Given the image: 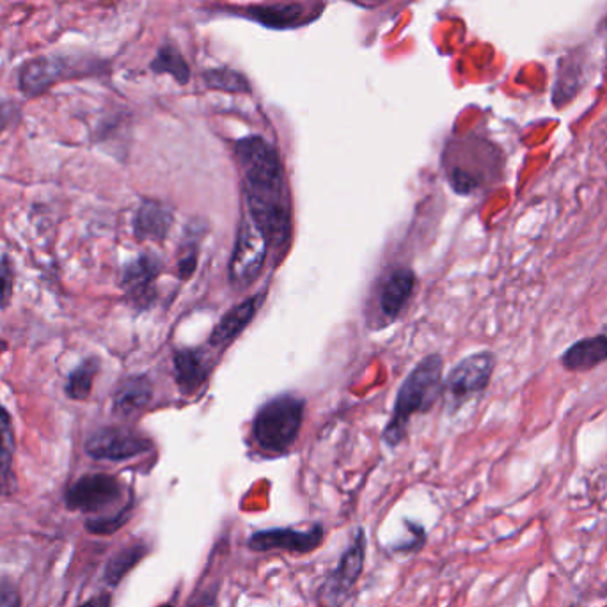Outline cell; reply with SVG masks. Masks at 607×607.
Listing matches in <instances>:
<instances>
[{
  "instance_id": "cell-12",
  "label": "cell",
  "mask_w": 607,
  "mask_h": 607,
  "mask_svg": "<svg viewBox=\"0 0 607 607\" xmlns=\"http://www.w3.org/2000/svg\"><path fill=\"white\" fill-rule=\"evenodd\" d=\"M153 396L151 380L146 375L128 377L119 384L112 398V412L119 418H132L148 407Z\"/></svg>"
},
{
  "instance_id": "cell-6",
  "label": "cell",
  "mask_w": 607,
  "mask_h": 607,
  "mask_svg": "<svg viewBox=\"0 0 607 607\" xmlns=\"http://www.w3.org/2000/svg\"><path fill=\"white\" fill-rule=\"evenodd\" d=\"M494 368L496 357L492 352H478L460 361L444 382V391L450 402L458 407L469 398L483 393L489 387Z\"/></svg>"
},
{
  "instance_id": "cell-14",
  "label": "cell",
  "mask_w": 607,
  "mask_h": 607,
  "mask_svg": "<svg viewBox=\"0 0 607 607\" xmlns=\"http://www.w3.org/2000/svg\"><path fill=\"white\" fill-rule=\"evenodd\" d=\"M176 384L183 395H194L208 379V364L199 350H178L174 354Z\"/></svg>"
},
{
  "instance_id": "cell-5",
  "label": "cell",
  "mask_w": 607,
  "mask_h": 607,
  "mask_svg": "<svg viewBox=\"0 0 607 607\" xmlns=\"http://www.w3.org/2000/svg\"><path fill=\"white\" fill-rule=\"evenodd\" d=\"M125 487L111 474H86L66 490V505L70 510L105 513L123 499Z\"/></svg>"
},
{
  "instance_id": "cell-10",
  "label": "cell",
  "mask_w": 607,
  "mask_h": 607,
  "mask_svg": "<svg viewBox=\"0 0 607 607\" xmlns=\"http://www.w3.org/2000/svg\"><path fill=\"white\" fill-rule=\"evenodd\" d=\"M324 537L325 531L320 524H313L308 529H261L251 535L247 547L254 552L288 551L293 554H309L322 545Z\"/></svg>"
},
{
  "instance_id": "cell-29",
  "label": "cell",
  "mask_w": 607,
  "mask_h": 607,
  "mask_svg": "<svg viewBox=\"0 0 607 607\" xmlns=\"http://www.w3.org/2000/svg\"><path fill=\"white\" fill-rule=\"evenodd\" d=\"M80 607H112L111 595L103 593V595H98L95 599L87 600L86 604H82Z\"/></svg>"
},
{
  "instance_id": "cell-24",
  "label": "cell",
  "mask_w": 607,
  "mask_h": 607,
  "mask_svg": "<svg viewBox=\"0 0 607 607\" xmlns=\"http://www.w3.org/2000/svg\"><path fill=\"white\" fill-rule=\"evenodd\" d=\"M130 508H132V505L123 506L118 512L89 519L87 521V529L91 533H95V535H112L119 528L125 526V522L128 521V515H130Z\"/></svg>"
},
{
  "instance_id": "cell-16",
  "label": "cell",
  "mask_w": 607,
  "mask_h": 607,
  "mask_svg": "<svg viewBox=\"0 0 607 607\" xmlns=\"http://www.w3.org/2000/svg\"><path fill=\"white\" fill-rule=\"evenodd\" d=\"M414 284H416V276L409 269L395 270L387 277L380 292V309L387 318H396L402 313V309L414 292Z\"/></svg>"
},
{
  "instance_id": "cell-7",
  "label": "cell",
  "mask_w": 607,
  "mask_h": 607,
  "mask_svg": "<svg viewBox=\"0 0 607 607\" xmlns=\"http://www.w3.org/2000/svg\"><path fill=\"white\" fill-rule=\"evenodd\" d=\"M87 75L86 66L66 57H36L22 66L18 75V87L25 96L45 95L48 89L63 82Z\"/></svg>"
},
{
  "instance_id": "cell-11",
  "label": "cell",
  "mask_w": 607,
  "mask_h": 607,
  "mask_svg": "<svg viewBox=\"0 0 607 607\" xmlns=\"http://www.w3.org/2000/svg\"><path fill=\"white\" fill-rule=\"evenodd\" d=\"M158 265L157 258L150 254H142L137 260L128 263L123 276H121V288L127 293L128 300L137 308H150L155 300V283H157Z\"/></svg>"
},
{
  "instance_id": "cell-23",
  "label": "cell",
  "mask_w": 607,
  "mask_h": 607,
  "mask_svg": "<svg viewBox=\"0 0 607 607\" xmlns=\"http://www.w3.org/2000/svg\"><path fill=\"white\" fill-rule=\"evenodd\" d=\"M206 86L226 91V93H249L251 87L244 75H240L238 71L228 70V68H213V70L205 71L203 75Z\"/></svg>"
},
{
  "instance_id": "cell-33",
  "label": "cell",
  "mask_w": 607,
  "mask_h": 607,
  "mask_svg": "<svg viewBox=\"0 0 607 607\" xmlns=\"http://www.w3.org/2000/svg\"><path fill=\"white\" fill-rule=\"evenodd\" d=\"M604 607H607V604H606V606H604Z\"/></svg>"
},
{
  "instance_id": "cell-32",
  "label": "cell",
  "mask_w": 607,
  "mask_h": 607,
  "mask_svg": "<svg viewBox=\"0 0 607 607\" xmlns=\"http://www.w3.org/2000/svg\"><path fill=\"white\" fill-rule=\"evenodd\" d=\"M158 607H174L173 604H164V606H158Z\"/></svg>"
},
{
  "instance_id": "cell-31",
  "label": "cell",
  "mask_w": 607,
  "mask_h": 607,
  "mask_svg": "<svg viewBox=\"0 0 607 607\" xmlns=\"http://www.w3.org/2000/svg\"><path fill=\"white\" fill-rule=\"evenodd\" d=\"M8 350V343L4 339H0V354H4Z\"/></svg>"
},
{
  "instance_id": "cell-3",
  "label": "cell",
  "mask_w": 607,
  "mask_h": 607,
  "mask_svg": "<svg viewBox=\"0 0 607 607\" xmlns=\"http://www.w3.org/2000/svg\"><path fill=\"white\" fill-rule=\"evenodd\" d=\"M237 158L244 174L245 190L284 187L283 166L277 151L261 137H245L237 142Z\"/></svg>"
},
{
  "instance_id": "cell-22",
  "label": "cell",
  "mask_w": 607,
  "mask_h": 607,
  "mask_svg": "<svg viewBox=\"0 0 607 607\" xmlns=\"http://www.w3.org/2000/svg\"><path fill=\"white\" fill-rule=\"evenodd\" d=\"M151 70L155 73H167L174 79L178 80L180 84H187L189 82L190 70L185 59L178 48L166 45V47L158 50L157 57L153 59L151 63Z\"/></svg>"
},
{
  "instance_id": "cell-20",
  "label": "cell",
  "mask_w": 607,
  "mask_h": 607,
  "mask_svg": "<svg viewBox=\"0 0 607 607\" xmlns=\"http://www.w3.org/2000/svg\"><path fill=\"white\" fill-rule=\"evenodd\" d=\"M146 554H148V545L142 542H135L119 549L105 565V581L112 586H118L144 560Z\"/></svg>"
},
{
  "instance_id": "cell-19",
  "label": "cell",
  "mask_w": 607,
  "mask_h": 607,
  "mask_svg": "<svg viewBox=\"0 0 607 607\" xmlns=\"http://www.w3.org/2000/svg\"><path fill=\"white\" fill-rule=\"evenodd\" d=\"M306 9L299 4L288 6H263V8H249L245 11V18H251L258 24L270 29H290L304 20Z\"/></svg>"
},
{
  "instance_id": "cell-8",
  "label": "cell",
  "mask_w": 607,
  "mask_h": 607,
  "mask_svg": "<svg viewBox=\"0 0 607 607\" xmlns=\"http://www.w3.org/2000/svg\"><path fill=\"white\" fill-rule=\"evenodd\" d=\"M150 439L123 426H107L89 435L84 444L87 455L96 460L123 462L151 450Z\"/></svg>"
},
{
  "instance_id": "cell-9",
  "label": "cell",
  "mask_w": 607,
  "mask_h": 607,
  "mask_svg": "<svg viewBox=\"0 0 607 607\" xmlns=\"http://www.w3.org/2000/svg\"><path fill=\"white\" fill-rule=\"evenodd\" d=\"M364 560H366V533L364 529H357L354 538L350 540L347 551L343 552L338 567L332 572L329 579L322 586L320 597L329 607H338L352 592L357 579L363 574Z\"/></svg>"
},
{
  "instance_id": "cell-1",
  "label": "cell",
  "mask_w": 607,
  "mask_h": 607,
  "mask_svg": "<svg viewBox=\"0 0 607 607\" xmlns=\"http://www.w3.org/2000/svg\"><path fill=\"white\" fill-rule=\"evenodd\" d=\"M442 391V357L428 355L410 371L396 396L393 418L384 430V441L395 448L402 442L410 418L418 412L432 409Z\"/></svg>"
},
{
  "instance_id": "cell-21",
  "label": "cell",
  "mask_w": 607,
  "mask_h": 607,
  "mask_svg": "<svg viewBox=\"0 0 607 607\" xmlns=\"http://www.w3.org/2000/svg\"><path fill=\"white\" fill-rule=\"evenodd\" d=\"M98 371H100V359H96V357L87 359L80 364L79 368L71 371L68 382H66V396L73 402L87 400L93 391Z\"/></svg>"
},
{
  "instance_id": "cell-13",
  "label": "cell",
  "mask_w": 607,
  "mask_h": 607,
  "mask_svg": "<svg viewBox=\"0 0 607 607\" xmlns=\"http://www.w3.org/2000/svg\"><path fill=\"white\" fill-rule=\"evenodd\" d=\"M607 361V334H597L576 341L561 355V366L567 371H590Z\"/></svg>"
},
{
  "instance_id": "cell-15",
  "label": "cell",
  "mask_w": 607,
  "mask_h": 607,
  "mask_svg": "<svg viewBox=\"0 0 607 607\" xmlns=\"http://www.w3.org/2000/svg\"><path fill=\"white\" fill-rule=\"evenodd\" d=\"M173 226V213L166 206L146 201L137 210L134 221L135 237L139 240H151V242H162L166 240L169 229Z\"/></svg>"
},
{
  "instance_id": "cell-18",
  "label": "cell",
  "mask_w": 607,
  "mask_h": 607,
  "mask_svg": "<svg viewBox=\"0 0 607 607\" xmlns=\"http://www.w3.org/2000/svg\"><path fill=\"white\" fill-rule=\"evenodd\" d=\"M15 448L13 418L8 410L0 405V496H9L16 489V476L13 471Z\"/></svg>"
},
{
  "instance_id": "cell-28",
  "label": "cell",
  "mask_w": 607,
  "mask_h": 607,
  "mask_svg": "<svg viewBox=\"0 0 607 607\" xmlns=\"http://www.w3.org/2000/svg\"><path fill=\"white\" fill-rule=\"evenodd\" d=\"M18 114H20L18 103L8 102L0 105V134L18 118Z\"/></svg>"
},
{
  "instance_id": "cell-17",
  "label": "cell",
  "mask_w": 607,
  "mask_h": 607,
  "mask_svg": "<svg viewBox=\"0 0 607 607\" xmlns=\"http://www.w3.org/2000/svg\"><path fill=\"white\" fill-rule=\"evenodd\" d=\"M256 309H258V297L245 299L235 308L229 309L228 313L222 316L221 322L213 329L210 345L215 348L226 347L228 343L237 338L240 332L244 331L247 325L251 324V320L256 315Z\"/></svg>"
},
{
  "instance_id": "cell-2",
  "label": "cell",
  "mask_w": 607,
  "mask_h": 607,
  "mask_svg": "<svg viewBox=\"0 0 607 607\" xmlns=\"http://www.w3.org/2000/svg\"><path fill=\"white\" fill-rule=\"evenodd\" d=\"M304 419V402L292 395H281L265 403L253 423V437L261 450L284 453L299 437Z\"/></svg>"
},
{
  "instance_id": "cell-4",
  "label": "cell",
  "mask_w": 607,
  "mask_h": 607,
  "mask_svg": "<svg viewBox=\"0 0 607 607\" xmlns=\"http://www.w3.org/2000/svg\"><path fill=\"white\" fill-rule=\"evenodd\" d=\"M269 240L265 237L260 224L247 212L238 229L237 244L231 256L229 277L238 288L253 284L260 276L263 263L269 253Z\"/></svg>"
},
{
  "instance_id": "cell-30",
  "label": "cell",
  "mask_w": 607,
  "mask_h": 607,
  "mask_svg": "<svg viewBox=\"0 0 607 607\" xmlns=\"http://www.w3.org/2000/svg\"><path fill=\"white\" fill-rule=\"evenodd\" d=\"M189 607H213V600L210 604H206L205 599L199 600V602H194V604H189Z\"/></svg>"
},
{
  "instance_id": "cell-27",
  "label": "cell",
  "mask_w": 607,
  "mask_h": 607,
  "mask_svg": "<svg viewBox=\"0 0 607 607\" xmlns=\"http://www.w3.org/2000/svg\"><path fill=\"white\" fill-rule=\"evenodd\" d=\"M0 607H22V597L11 581H0Z\"/></svg>"
},
{
  "instance_id": "cell-26",
  "label": "cell",
  "mask_w": 607,
  "mask_h": 607,
  "mask_svg": "<svg viewBox=\"0 0 607 607\" xmlns=\"http://www.w3.org/2000/svg\"><path fill=\"white\" fill-rule=\"evenodd\" d=\"M13 283H15V277H13V270L9 265L8 258L0 260V308H6L13 295Z\"/></svg>"
},
{
  "instance_id": "cell-25",
  "label": "cell",
  "mask_w": 607,
  "mask_h": 607,
  "mask_svg": "<svg viewBox=\"0 0 607 607\" xmlns=\"http://www.w3.org/2000/svg\"><path fill=\"white\" fill-rule=\"evenodd\" d=\"M196 267H198V242L190 240V242L183 245V254L182 258H180V265H178L180 277L182 279H189L196 272Z\"/></svg>"
}]
</instances>
